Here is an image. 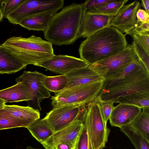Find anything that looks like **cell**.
Segmentation results:
<instances>
[{"mask_svg": "<svg viewBox=\"0 0 149 149\" xmlns=\"http://www.w3.org/2000/svg\"><path fill=\"white\" fill-rule=\"evenodd\" d=\"M140 92H149V72L138 59L120 72L105 79L98 96L102 101L117 103L120 97Z\"/></svg>", "mask_w": 149, "mask_h": 149, "instance_id": "6da1fadb", "label": "cell"}, {"mask_svg": "<svg viewBox=\"0 0 149 149\" xmlns=\"http://www.w3.org/2000/svg\"><path fill=\"white\" fill-rule=\"evenodd\" d=\"M127 45L125 35L109 26L86 38L78 50L80 58L91 65L120 52Z\"/></svg>", "mask_w": 149, "mask_h": 149, "instance_id": "7a4b0ae2", "label": "cell"}, {"mask_svg": "<svg viewBox=\"0 0 149 149\" xmlns=\"http://www.w3.org/2000/svg\"><path fill=\"white\" fill-rule=\"evenodd\" d=\"M84 11L83 3L74 2L63 8L52 17L44 31V38L52 44H71L78 39Z\"/></svg>", "mask_w": 149, "mask_h": 149, "instance_id": "3957f363", "label": "cell"}, {"mask_svg": "<svg viewBox=\"0 0 149 149\" xmlns=\"http://www.w3.org/2000/svg\"><path fill=\"white\" fill-rule=\"evenodd\" d=\"M2 45L26 66H38L40 63L54 55L51 42L34 35L28 38L11 37Z\"/></svg>", "mask_w": 149, "mask_h": 149, "instance_id": "277c9868", "label": "cell"}, {"mask_svg": "<svg viewBox=\"0 0 149 149\" xmlns=\"http://www.w3.org/2000/svg\"><path fill=\"white\" fill-rule=\"evenodd\" d=\"M100 100L98 96L86 104L84 121L88 138L93 149H102L105 147L110 132L104 118Z\"/></svg>", "mask_w": 149, "mask_h": 149, "instance_id": "5b68a950", "label": "cell"}, {"mask_svg": "<svg viewBox=\"0 0 149 149\" xmlns=\"http://www.w3.org/2000/svg\"><path fill=\"white\" fill-rule=\"evenodd\" d=\"M104 80L66 88L52 96L53 108L66 105L86 104L99 95Z\"/></svg>", "mask_w": 149, "mask_h": 149, "instance_id": "8992f818", "label": "cell"}, {"mask_svg": "<svg viewBox=\"0 0 149 149\" xmlns=\"http://www.w3.org/2000/svg\"><path fill=\"white\" fill-rule=\"evenodd\" d=\"M138 59L132 44L127 45L120 52L90 66L104 79L120 72L130 63Z\"/></svg>", "mask_w": 149, "mask_h": 149, "instance_id": "52a82bcc", "label": "cell"}, {"mask_svg": "<svg viewBox=\"0 0 149 149\" xmlns=\"http://www.w3.org/2000/svg\"><path fill=\"white\" fill-rule=\"evenodd\" d=\"M86 109V104L62 105L53 107L44 118L56 132L76 120L84 122Z\"/></svg>", "mask_w": 149, "mask_h": 149, "instance_id": "ba28073f", "label": "cell"}, {"mask_svg": "<svg viewBox=\"0 0 149 149\" xmlns=\"http://www.w3.org/2000/svg\"><path fill=\"white\" fill-rule=\"evenodd\" d=\"M64 4L63 0H25L5 18L10 23L19 24L27 17L48 11H58L63 8Z\"/></svg>", "mask_w": 149, "mask_h": 149, "instance_id": "9c48e42d", "label": "cell"}, {"mask_svg": "<svg viewBox=\"0 0 149 149\" xmlns=\"http://www.w3.org/2000/svg\"><path fill=\"white\" fill-rule=\"evenodd\" d=\"M47 76L37 71H25L17 78V82H22L30 88L32 95V100L27 101L28 106L39 111L41 110L40 103L51 96L50 93L44 85L42 81Z\"/></svg>", "mask_w": 149, "mask_h": 149, "instance_id": "30bf717a", "label": "cell"}, {"mask_svg": "<svg viewBox=\"0 0 149 149\" xmlns=\"http://www.w3.org/2000/svg\"><path fill=\"white\" fill-rule=\"evenodd\" d=\"M89 65L80 58L67 55L54 54L40 63L38 66L43 67L46 70L63 75Z\"/></svg>", "mask_w": 149, "mask_h": 149, "instance_id": "8fae6325", "label": "cell"}, {"mask_svg": "<svg viewBox=\"0 0 149 149\" xmlns=\"http://www.w3.org/2000/svg\"><path fill=\"white\" fill-rule=\"evenodd\" d=\"M115 16H108L84 10L78 37L86 38L99 30L110 26Z\"/></svg>", "mask_w": 149, "mask_h": 149, "instance_id": "7c38bea8", "label": "cell"}, {"mask_svg": "<svg viewBox=\"0 0 149 149\" xmlns=\"http://www.w3.org/2000/svg\"><path fill=\"white\" fill-rule=\"evenodd\" d=\"M140 6V2L137 1L124 5L114 16L110 26L115 28L122 33L129 31L136 22V14Z\"/></svg>", "mask_w": 149, "mask_h": 149, "instance_id": "4fadbf2b", "label": "cell"}, {"mask_svg": "<svg viewBox=\"0 0 149 149\" xmlns=\"http://www.w3.org/2000/svg\"><path fill=\"white\" fill-rule=\"evenodd\" d=\"M84 126L82 121L76 120L68 126L55 132L46 141L41 144L52 146L61 143L69 142L77 145Z\"/></svg>", "mask_w": 149, "mask_h": 149, "instance_id": "5bb4252c", "label": "cell"}, {"mask_svg": "<svg viewBox=\"0 0 149 149\" xmlns=\"http://www.w3.org/2000/svg\"><path fill=\"white\" fill-rule=\"evenodd\" d=\"M141 111L137 107L124 104H119L113 110L109 118L112 126L120 128L130 124Z\"/></svg>", "mask_w": 149, "mask_h": 149, "instance_id": "9a60e30c", "label": "cell"}, {"mask_svg": "<svg viewBox=\"0 0 149 149\" xmlns=\"http://www.w3.org/2000/svg\"><path fill=\"white\" fill-rule=\"evenodd\" d=\"M65 75L68 81L66 88L104 80L101 75L90 67V65L72 70Z\"/></svg>", "mask_w": 149, "mask_h": 149, "instance_id": "2e32d148", "label": "cell"}, {"mask_svg": "<svg viewBox=\"0 0 149 149\" xmlns=\"http://www.w3.org/2000/svg\"><path fill=\"white\" fill-rule=\"evenodd\" d=\"M33 95L30 88L22 82L0 90V99L7 102H17L31 100Z\"/></svg>", "mask_w": 149, "mask_h": 149, "instance_id": "e0dca14e", "label": "cell"}, {"mask_svg": "<svg viewBox=\"0 0 149 149\" xmlns=\"http://www.w3.org/2000/svg\"><path fill=\"white\" fill-rule=\"evenodd\" d=\"M0 113L8 116L29 121L32 123L40 118L39 111L28 106L5 104L0 108Z\"/></svg>", "mask_w": 149, "mask_h": 149, "instance_id": "ac0fdd59", "label": "cell"}, {"mask_svg": "<svg viewBox=\"0 0 149 149\" xmlns=\"http://www.w3.org/2000/svg\"><path fill=\"white\" fill-rule=\"evenodd\" d=\"M26 66L2 45H0V74L15 73L25 69Z\"/></svg>", "mask_w": 149, "mask_h": 149, "instance_id": "d6986e66", "label": "cell"}, {"mask_svg": "<svg viewBox=\"0 0 149 149\" xmlns=\"http://www.w3.org/2000/svg\"><path fill=\"white\" fill-rule=\"evenodd\" d=\"M57 12L48 11L27 17L22 19L19 25L30 30L43 32L47 27L53 16Z\"/></svg>", "mask_w": 149, "mask_h": 149, "instance_id": "ffe728a7", "label": "cell"}, {"mask_svg": "<svg viewBox=\"0 0 149 149\" xmlns=\"http://www.w3.org/2000/svg\"><path fill=\"white\" fill-rule=\"evenodd\" d=\"M26 128L32 136L41 143L46 141L55 132L44 118L36 120Z\"/></svg>", "mask_w": 149, "mask_h": 149, "instance_id": "44dd1931", "label": "cell"}, {"mask_svg": "<svg viewBox=\"0 0 149 149\" xmlns=\"http://www.w3.org/2000/svg\"><path fill=\"white\" fill-rule=\"evenodd\" d=\"M141 111L130 124L132 127L149 141V107Z\"/></svg>", "mask_w": 149, "mask_h": 149, "instance_id": "7402d4cb", "label": "cell"}, {"mask_svg": "<svg viewBox=\"0 0 149 149\" xmlns=\"http://www.w3.org/2000/svg\"><path fill=\"white\" fill-rule=\"evenodd\" d=\"M117 103L134 105L141 109L149 107V92H136L119 97Z\"/></svg>", "mask_w": 149, "mask_h": 149, "instance_id": "603a6c76", "label": "cell"}, {"mask_svg": "<svg viewBox=\"0 0 149 149\" xmlns=\"http://www.w3.org/2000/svg\"><path fill=\"white\" fill-rule=\"evenodd\" d=\"M120 131L130 139L136 149H149V141L133 128L130 124L120 128Z\"/></svg>", "mask_w": 149, "mask_h": 149, "instance_id": "cb8c5ba5", "label": "cell"}, {"mask_svg": "<svg viewBox=\"0 0 149 149\" xmlns=\"http://www.w3.org/2000/svg\"><path fill=\"white\" fill-rule=\"evenodd\" d=\"M68 79L65 74L47 76L42 83L49 91L56 94L65 89L68 84Z\"/></svg>", "mask_w": 149, "mask_h": 149, "instance_id": "d4e9b609", "label": "cell"}, {"mask_svg": "<svg viewBox=\"0 0 149 149\" xmlns=\"http://www.w3.org/2000/svg\"><path fill=\"white\" fill-rule=\"evenodd\" d=\"M127 1V0H113L97 8L86 10L108 16H115Z\"/></svg>", "mask_w": 149, "mask_h": 149, "instance_id": "484cf974", "label": "cell"}, {"mask_svg": "<svg viewBox=\"0 0 149 149\" xmlns=\"http://www.w3.org/2000/svg\"><path fill=\"white\" fill-rule=\"evenodd\" d=\"M32 123L29 121L11 117L0 113V130L19 127L26 128Z\"/></svg>", "mask_w": 149, "mask_h": 149, "instance_id": "4316f807", "label": "cell"}, {"mask_svg": "<svg viewBox=\"0 0 149 149\" xmlns=\"http://www.w3.org/2000/svg\"><path fill=\"white\" fill-rule=\"evenodd\" d=\"M132 44L139 59L149 72V52L148 51L139 41L134 36Z\"/></svg>", "mask_w": 149, "mask_h": 149, "instance_id": "83f0119b", "label": "cell"}, {"mask_svg": "<svg viewBox=\"0 0 149 149\" xmlns=\"http://www.w3.org/2000/svg\"><path fill=\"white\" fill-rule=\"evenodd\" d=\"M25 0H0V7L3 17L18 8Z\"/></svg>", "mask_w": 149, "mask_h": 149, "instance_id": "f1b7e54d", "label": "cell"}, {"mask_svg": "<svg viewBox=\"0 0 149 149\" xmlns=\"http://www.w3.org/2000/svg\"><path fill=\"white\" fill-rule=\"evenodd\" d=\"M75 149H93L84 125L80 134Z\"/></svg>", "mask_w": 149, "mask_h": 149, "instance_id": "f546056e", "label": "cell"}, {"mask_svg": "<svg viewBox=\"0 0 149 149\" xmlns=\"http://www.w3.org/2000/svg\"><path fill=\"white\" fill-rule=\"evenodd\" d=\"M149 32V22H142L137 20L134 26L129 31L126 32V35L131 36L136 33Z\"/></svg>", "mask_w": 149, "mask_h": 149, "instance_id": "4dcf8cb0", "label": "cell"}, {"mask_svg": "<svg viewBox=\"0 0 149 149\" xmlns=\"http://www.w3.org/2000/svg\"><path fill=\"white\" fill-rule=\"evenodd\" d=\"M113 103L112 102H105L100 100L102 113L104 120L107 123L109 119L111 113L114 108Z\"/></svg>", "mask_w": 149, "mask_h": 149, "instance_id": "1f68e13d", "label": "cell"}, {"mask_svg": "<svg viewBox=\"0 0 149 149\" xmlns=\"http://www.w3.org/2000/svg\"><path fill=\"white\" fill-rule=\"evenodd\" d=\"M113 0H87L83 3L84 10L97 8Z\"/></svg>", "mask_w": 149, "mask_h": 149, "instance_id": "d6a6232c", "label": "cell"}, {"mask_svg": "<svg viewBox=\"0 0 149 149\" xmlns=\"http://www.w3.org/2000/svg\"><path fill=\"white\" fill-rule=\"evenodd\" d=\"M135 37L149 52V32L134 34L131 36Z\"/></svg>", "mask_w": 149, "mask_h": 149, "instance_id": "836d02e7", "label": "cell"}, {"mask_svg": "<svg viewBox=\"0 0 149 149\" xmlns=\"http://www.w3.org/2000/svg\"><path fill=\"white\" fill-rule=\"evenodd\" d=\"M45 149H75L77 145L69 142H63L52 146L42 145Z\"/></svg>", "mask_w": 149, "mask_h": 149, "instance_id": "e575fe53", "label": "cell"}, {"mask_svg": "<svg viewBox=\"0 0 149 149\" xmlns=\"http://www.w3.org/2000/svg\"><path fill=\"white\" fill-rule=\"evenodd\" d=\"M137 20L142 22H149V14L143 9L139 8L136 13Z\"/></svg>", "mask_w": 149, "mask_h": 149, "instance_id": "d590c367", "label": "cell"}, {"mask_svg": "<svg viewBox=\"0 0 149 149\" xmlns=\"http://www.w3.org/2000/svg\"><path fill=\"white\" fill-rule=\"evenodd\" d=\"M141 4L145 10L149 14V0H142Z\"/></svg>", "mask_w": 149, "mask_h": 149, "instance_id": "8d00e7d4", "label": "cell"}, {"mask_svg": "<svg viewBox=\"0 0 149 149\" xmlns=\"http://www.w3.org/2000/svg\"><path fill=\"white\" fill-rule=\"evenodd\" d=\"M6 103V101L0 99V108L5 105Z\"/></svg>", "mask_w": 149, "mask_h": 149, "instance_id": "74e56055", "label": "cell"}, {"mask_svg": "<svg viewBox=\"0 0 149 149\" xmlns=\"http://www.w3.org/2000/svg\"><path fill=\"white\" fill-rule=\"evenodd\" d=\"M3 18V16L2 12L1 9L0 7V22L2 20Z\"/></svg>", "mask_w": 149, "mask_h": 149, "instance_id": "f35d334b", "label": "cell"}, {"mask_svg": "<svg viewBox=\"0 0 149 149\" xmlns=\"http://www.w3.org/2000/svg\"><path fill=\"white\" fill-rule=\"evenodd\" d=\"M26 149H41L40 148H34L32 147L31 146H27L26 147Z\"/></svg>", "mask_w": 149, "mask_h": 149, "instance_id": "ab89813d", "label": "cell"}]
</instances>
